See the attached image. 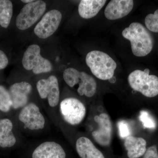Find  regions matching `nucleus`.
Returning a JSON list of instances; mask_svg holds the SVG:
<instances>
[{"label":"nucleus","mask_w":158,"mask_h":158,"mask_svg":"<svg viewBox=\"0 0 158 158\" xmlns=\"http://www.w3.org/2000/svg\"><path fill=\"white\" fill-rule=\"evenodd\" d=\"M124 38L131 42L133 54L137 57H144L152 50L153 41L151 35L139 23H132L122 32Z\"/></svg>","instance_id":"nucleus-1"},{"label":"nucleus","mask_w":158,"mask_h":158,"mask_svg":"<svg viewBox=\"0 0 158 158\" xmlns=\"http://www.w3.org/2000/svg\"><path fill=\"white\" fill-rule=\"evenodd\" d=\"M86 62L91 73L100 80H110L114 76L116 62L107 54L99 51H92L86 57Z\"/></svg>","instance_id":"nucleus-2"},{"label":"nucleus","mask_w":158,"mask_h":158,"mask_svg":"<svg viewBox=\"0 0 158 158\" xmlns=\"http://www.w3.org/2000/svg\"><path fill=\"white\" fill-rule=\"evenodd\" d=\"M149 72L148 69L144 71L137 69L130 73L128 81L133 90L147 97L152 98L158 94V77L149 75Z\"/></svg>","instance_id":"nucleus-3"},{"label":"nucleus","mask_w":158,"mask_h":158,"mask_svg":"<svg viewBox=\"0 0 158 158\" xmlns=\"http://www.w3.org/2000/svg\"><path fill=\"white\" fill-rule=\"evenodd\" d=\"M63 77L65 83L69 87L72 88L79 84L77 91L81 96L85 95L87 97H91L96 93V81L93 77L85 72H80L75 69L69 68L64 71Z\"/></svg>","instance_id":"nucleus-4"},{"label":"nucleus","mask_w":158,"mask_h":158,"mask_svg":"<svg viewBox=\"0 0 158 158\" xmlns=\"http://www.w3.org/2000/svg\"><path fill=\"white\" fill-rule=\"evenodd\" d=\"M22 64L26 70H32L36 74L49 72L53 68L50 61L41 56L40 47L37 44L28 47L24 53Z\"/></svg>","instance_id":"nucleus-5"},{"label":"nucleus","mask_w":158,"mask_h":158,"mask_svg":"<svg viewBox=\"0 0 158 158\" xmlns=\"http://www.w3.org/2000/svg\"><path fill=\"white\" fill-rule=\"evenodd\" d=\"M46 4L40 0L34 1L23 6L16 19V26L23 31L31 27L45 12Z\"/></svg>","instance_id":"nucleus-6"},{"label":"nucleus","mask_w":158,"mask_h":158,"mask_svg":"<svg viewBox=\"0 0 158 158\" xmlns=\"http://www.w3.org/2000/svg\"><path fill=\"white\" fill-rule=\"evenodd\" d=\"M60 110L63 119L72 125L80 124L86 115L85 105L74 98H69L62 100L60 103Z\"/></svg>","instance_id":"nucleus-7"},{"label":"nucleus","mask_w":158,"mask_h":158,"mask_svg":"<svg viewBox=\"0 0 158 158\" xmlns=\"http://www.w3.org/2000/svg\"><path fill=\"white\" fill-rule=\"evenodd\" d=\"M62 19L61 12L56 9L48 11L34 28L35 35L41 39H46L57 31Z\"/></svg>","instance_id":"nucleus-8"},{"label":"nucleus","mask_w":158,"mask_h":158,"mask_svg":"<svg viewBox=\"0 0 158 158\" xmlns=\"http://www.w3.org/2000/svg\"><path fill=\"white\" fill-rule=\"evenodd\" d=\"M37 91L41 98H47L49 105L52 107L59 104L60 91L58 79L55 76L48 78L41 79L37 84Z\"/></svg>","instance_id":"nucleus-9"},{"label":"nucleus","mask_w":158,"mask_h":158,"mask_svg":"<svg viewBox=\"0 0 158 158\" xmlns=\"http://www.w3.org/2000/svg\"><path fill=\"white\" fill-rule=\"evenodd\" d=\"M19 119L31 130L42 129L45 124V119L39 108L34 103L26 105L23 108L19 116Z\"/></svg>","instance_id":"nucleus-10"},{"label":"nucleus","mask_w":158,"mask_h":158,"mask_svg":"<svg viewBox=\"0 0 158 158\" xmlns=\"http://www.w3.org/2000/svg\"><path fill=\"white\" fill-rule=\"evenodd\" d=\"M94 120L98 125V128L92 133V135L97 143L102 146L110 145L112 141L113 126L110 116L102 113L96 116Z\"/></svg>","instance_id":"nucleus-11"},{"label":"nucleus","mask_w":158,"mask_h":158,"mask_svg":"<svg viewBox=\"0 0 158 158\" xmlns=\"http://www.w3.org/2000/svg\"><path fill=\"white\" fill-rule=\"evenodd\" d=\"M32 89L31 84L27 82H19L11 85L9 91L12 102V107L18 109L25 106Z\"/></svg>","instance_id":"nucleus-12"},{"label":"nucleus","mask_w":158,"mask_h":158,"mask_svg":"<svg viewBox=\"0 0 158 158\" xmlns=\"http://www.w3.org/2000/svg\"><path fill=\"white\" fill-rule=\"evenodd\" d=\"M132 0H112L105 9L106 17L109 20H116L128 15L132 10Z\"/></svg>","instance_id":"nucleus-13"},{"label":"nucleus","mask_w":158,"mask_h":158,"mask_svg":"<svg viewBox=\"0 0 158 158\" xmlns=\"http://www.w3.org/2000/svg\"><path fill=\"white\" fill-rule=\"evenodd\" d=\"M66 154L62 146L53 141L44 142L36 148L32 158H65Z\"/></svg>","instance_id":"nucleus-14"},{"label":"nucleus","mask_w":158,"mask_h":158,"mask_svg":"<svg viewBox=\"0 0 158 158\" xmlns=\"http://www.w3.org/2000/svg\"><path fill=\"white\" fill-rule=\"evenodd\" d=\"M77 152L81 158H105L102 153L98 149L89 138L82 137L77 141Z\"/></svg>","instance_id":"nucleus-15"},{"label":"nucleus","mask_w":158,"mask_h":158,"mask_svg":"<svg viewBox=\"0 0 158 158\" xmlns=\"http://www.w3.org/2000/svg\"><path fill=\"white\" fill-rule=\"evenodd\" d=\"M146 145L145 139L140 137L130 135L125 140L124 146L129 158H139L144 155L147 150Z\"/></svg>","instance_id":"nucleus-16"},{"label":"nucleus","mask_w":158,"mask_h":158,"mask_svg":"<svg viewBox=\"0 0 158 158\" xmlns=\"http://www.w3.org/2000/svg\"><path fill=\"white\" fill-rule=\"evenodd\" d=\"M106 2L105 0H82L78 6L79 14L85 19L92 18L98 14Z\"/></svg>","instance_id":"nucleus-17"},{"label":"nucleus","mask_w":158,"mask_h":158,"mask_svg":"<svg viewBox=\"0 0 158 158\" xmlns=\"http://www.w3.org/2000/svg\"><path fill=\"white\" fill-rule=\"evenodd\" d=\"M13 124L10 119H0V146L10 148L14 146L16 140L12 131Z\"/></svg>","instance_id":"nucleus-18"},{"label":"nucleus","mask_w":158,"mask_h":158,"mask_svg":"<svg viewBox=\"0 0 158 158\" xmlns=\"http://www.w3.org/2000/svg\"><path fill=\"white\" fill-rule=\"evenodd\" d=\"M13 14V5L9 0H0V25L7 28Z\"/></svg>","instance_id":"nucleus-19"},{"label":"nucleus","mask_w":158,"mask_h":158,"mask_svg":"<svg viewBox=\"0 0 158 158\" xmlns=\"http://www.w3.org/2000/svg\"><path fill=\"white\" fill-rule=\"evenodd\" d=\"M12 107V102L9 91L0 85V110L8 112Z\"/></svg>","instance_id":"nucleus-20"},{"label":"nucleus","mask_w":158,"mask_h":158,"mask_svg":"<svg viewBox=\"0 0 158 158\" xmlns=\"http://www.w3.org/2000/svg\"><path fill=\"white\" fill-rule=\"evenodd\" d=\"M144 22L148 30L153 32L158 33V8L154 14L147 15Z\"/></svg>","instance_id":"nucleus-21"},{"label":"nucleus","mask_w":158,"mask_h":158,"mask_svg":"<svg viewBox=\"0 0 158 158\" xmlns=\"http://www.w3.org/2000/svg\"><path fill=\"white\" fill-rule=\"evenodd\" d=\"M139 119L142 123L144 128L148 129H155L156 127V123L154 119L146 111L140 112Z\"/></svg>","instance_id":"nucleus-22"},{"label":"nucleus","mask_w":158,"mask_h":158,"mask_svg":"<svg viewBox=\"0 0 158 158\" xmlns=\"http://www.w3.org/2000/svg\"><path fill=\"white\" fill-rule=\"evenodd\" d=\"M118 126L119 136L122 138H127L130 136V129L126 122L124 120L119 121Z\"/></svg>","instance_id":"nucleus-23"},{"label":"nucleus","mask_w":158,"mask_h":158,"mask_svg":"<svg viewBox=\"0 0 158 158\" xmlns=\"http://www.w3.org/2000/svg\"><path fill=\"white\" fill-rule=\"evenodd\" d=\"M143 158H158V153L157 146L152 145L146 150Z\"/></svg>","instance_id":"nucleus-24"},{"label":"nucleus","mask_w":158,"mask_h":158,"mask_svg":"<svg viewBox=\"0 0 158 158\" xmlns=\"http://www.w3.org/2000/svg\"><path fill=\"white\" fill-rule=\"evenodd\" d=\"M9 60L6 54L0 50V69H4L7 67Z\"/></svg>","instance_id":"nucleus-25"},{"label":"nucleus","mask_w":158,"mask_h":158,"mask_svg":"<svg viewBox=\"0 0 158 158\" xmlns=\"http://www.w3.org/2000/svg\"><path fill=\"white\" fill-rule=\"evenodd\" d=\"M33 0H22L21 2H23L27 3V4H29V3H30L33 2Z\"/></svg>","instance_id":"nucleus-26"},{"label":"nucleus","mask_w":158,"mask_h":158,"mask_svg":"<svg viewBox=\"0 0 158 158\" xmlns=\"http://www.w3.org/2000/svg\"><path fill=\"white\" fill-rule=\"evenodd\" d=\"M109 81L110 82H111V83H114V82H115L116 81V78H115V77L113 76V77L111 78V79H110V80H109Z\"/></svg>","instance_id":"nucleus-27"}]
</instances>
